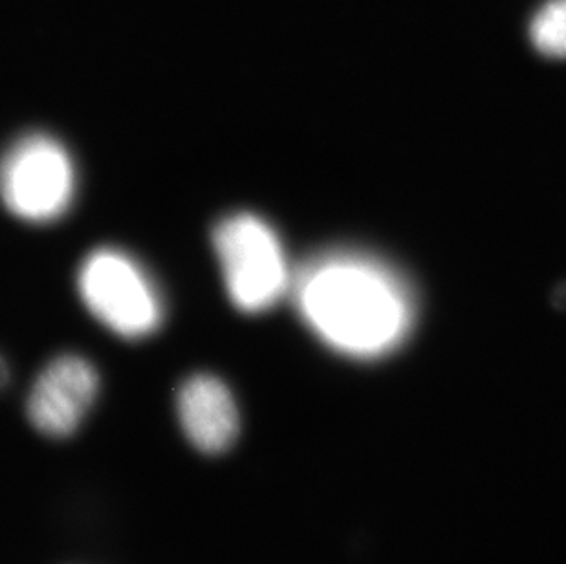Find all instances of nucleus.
Segmentation results:
<instances>
[{"label":"nucleus","instance_id":"7ed1b4c3","mask_svg":"<svg viewBox=\"0 0 566 564\" xmlns=\"http://www.w3.org/2000/svg\"><path fill=\"white\" fill-rule=\"evenodd\" d=\"M77 288L91 314L125 340H144L160 328V292L124 251L102 248L86 257L77 273Z\"/></svg>","mask_w":566,"mask_h":564},{"label":"nucleus","instance_id":"423d86ee","mask_svg":"<svg viewBox=\"0 0 566 564\" xmlns=\"http://www.w3.org/2000/svg\"><path fill=\"white\" fill-rule=\"evenodd\" d=\"M177 410L189 442L209 455L231 448L241 429L235 398L224 382L211 374L191 376L180 387Z\"/></svg>","mask_w":566,"mask_h":564},{"label":"nucleus","instance_id":"f257e3e1","mask_svg":"<svg viewBox=\"0 0 566 564\" xmlns=\"http://www.w3.org/2000/svg\"><path fill=\"white\" fill-rule=\"evenodd\" d=\"M306 325L334 351L379 356L398 345L411 323L406 292L376 262L331 253L308 262L292 281Z\"/></svg>","mask_w":566,"mask_h":564},{"label":"nucleus","instance_id":"6e6552de","mask_svg":"<svg viewBox=\"0 0 566 564\" xmlns=\"http://www.w3.org/2000/svg\"><path fill=\"white\" fill-rule=\"evenodd\" d=\"M10 379V370H8V363L4 362V357L0 356V387H4Z\"/></svg>","mask_w":566,"mask_h":564},{"label":"nucleus","instance_id":"39448f33","mask_svg":"<svg viewBox=\"0 0 566 564\" xmlns=\"http://www.w3.org/2000/svg\"><path fill=\"white\" fill-rule=\"evenodd\" d=\"M99 393V376L85 357L66 354L43 368L28 395V418L46 437L77 431Z\"/></svg>","mask_w":566,"mask_h":564},{"label":"nucleus","instance_id":"f03ea898","mask_svg":"<svg viewBox=\"0 0 566 564\" xmlns=\"http://www.w3.org/2000/svg\"><path fill=\"white\" fill-rule=\"evenodd\" d=\"M213 248L231 303L241 312H266L292 288L281 240L261 217L235 213L220 220Z\"/></svg>","mask_w":566,"mask_h":564},{"label":"nucleus","instance_id":"0eeeda50","mask_svg":"<svg viewBox=\"0 0 566 564\" xmlns=\"http://www.w3.org/2000/svg\"><path fill=\"white\" fill-rule=\"evenodd\" d=\"M530 39L546 58L566 59V0H548L530 22Z\"/></svg>","mask_w":566,"mask_h":564},{"label":"nucleus","instance_id":"20e7f679","mask_svg":"<svg viewBox=\"0 0 566 564\" xmlns=\"http://www.w3.org/2000/svg\"><path fill=\"white\" fill-rule=\"evenodd\" d=\"M74 192L69 150L49 134L22 136L0 161V198L24 222H54L69 211Z\"/></svg>","mask_w":566,"mask_h":564}]
</instances>
